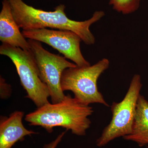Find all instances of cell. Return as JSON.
Masks as SVG:
<instances>
[{"mask_svg": "<svg viewBox=\"0 0 148 148\" xmlns=\"http://www.w3.org/2000/svg\"><path fill=\"white\" fill-rule=\"evenodd\" d=\"M14 18L19 28L23 30L50 28L71 31L78 35L87 45L95 43V37L90 30L92 24L97 22L105 13L95 11L92 17L84 21L72 20L66 16L65 5L60 4L53 11H46L28 5L22 0H8Z\"/></svg>", "mask_w": 148, "mask_h": 148, "instance_id": "6da1fadb", "label": "cell"}, {"mask_svg": "<svg viewBox=\"0 0 148 148\" xmlns=\"http://www.w3.org/2000/svg\"><path fill=\"white\" fill-rule=\"evenodd\" d=\"M93 112L92 107L68 94L59 103H48L27 114L25 120L30 125L41 126L49 133L53 132L54 127H61L82 136L90 127L88 117Z\"/></svg>", "mask_w": 148, "mask_h": 148, "instance_id": "7a4b0ae2", "label": "cell"}, {"mask_svg": "<svg viewBox=\"0 0 148 148\" xmlns=\"http://www.w3.org/2000/svg\"><path fill=\"white\" fill-rule=\"evenodd\" d=\"M110 64L108 59L104 58L92 66L66 69L61 77L62 90L72 91L74 98L85 105L98 103L110 107L98 87L99 77L108 69Z\"/></svg>", "mask_w": 148, "mask_h": 148, "instance_id": "3957f363", "label": "cell"}, {"mask_svg": "<svg viewBox=\"0 0 148 148\" xmlns=\"http://www.w3.org/2000/svg\"><path fill=\"white\" fill-rule=\"evenodd\" d=\"M0 54L8 56L14 64L21 85L27 92V98L38 108L49 103V90L40 78L36 62L31 51L2 43Z\"/></svg>", "mask_w": 148, "mask_h": 148, "instance_id": "277c9868", "label": "cell"}, {"mask_svg": "<svg viewBox=\"0 0 148 148\" xmlns=\"http://www.w3.org/2000/svg\"><path fill=\"white\" fill-rule=\"evenodd\" d=\"M142 86L141 76L135 74L132 77L123 99L119 103L114 102L112 103V120L96 140L98 147H104L116 138H123L131 133Z\"/></svg>", "mask_w": 148, "mask_h": 148, "instance_id": "5b68a950", "label": "cell"}, {"mask_svg": "<svg viewBox=\"0 0 148 148\" xmlns=\"http://www.w3.org/2000/svg\"><path fill=\"white\" fill-rule=\"evenodd\" d=\"M28 41L38 68L40 78L48 88L51 103L61 102L66 95L61 88L62 74L66 69L77 65L67 61L65 57L46 50L40 42L31 39Z\"/></svg>", "mask_w": 148, "mask_h": 148, "instance_id": "8992f818", "label": "cell"}, {"mask_svg": "<svg viewBox=\"0 0 148 148\" xmlns=\"http://www.w3.org/2000/svg\"><path fill=\"white\" fill-rule=\"evenodd\" d=\"M26 38L45 43L62 53L79 67L90 66L84 57L80 48L82 40L78 35L68 30L44 29L23 30Z\"/></svg>", "mask_w": 148, "mask_h": 148, "instance_id": "52a82bcc", "label": "cell"}, {"mask_svg": "<svg viewBox=\"0 0 148 148\" xmlns=\"http://www.w3.org/2000/svg\"><path fill=\"white\" fill-rule=\"evenodd\" d=\"M0 12V40L3 44L24 50H30V45L14 18L8 0H3Z\"/></svg>", "mask_w": 148, "mask_h": 148, "instance_id": "ba28073f", "label": "cell"}, {"mask_svg": "<svg viewBox=\"0 0 148 148\" xmlns=\"http://www.w3.org/2000/svg\"><path fill=\"white\" fill-rule=\"evenodd\" d=\"M24 116V112L18 111L13 112L9 117L1 116L0 148H11L26 136L38 133L24 127L22 122Z\"/></svg>", "mask_w": 148, "mask_h": 148, "instance_id": "9c48e42d", "label": "cell"}, {"mask_svg": "<svg viewBox=\"0 0 148 148\" xmlns=\"http://www.w3.org/2000/svg\"><path fill=\"white\" fill-rule=\"evenodd\" d=\"M123 138L137 143L140 147L148 145V101L141 94L137 103L132 132Z\"/></svg>", "mask_w": 148, "mask_h": 148, "instance_id": "30bf717a", "label": "cell"}, {"mask_svg": "<svg viewBox=\"0 0 148 148\" xmlns=\"http://www.w3.org/2000/svg\"><path fill=\"white\" fill-rule=\"evenodd\" d=\"M141 0H110L109 4L117 12L128 14L137 11L140 7Z\"/></svg>", "mask_w": 148, "mask_h": 148, "instance_id": "8fae6325", "label": "cell"}, {"mask_svg": "<svg viewBox=\"0 0 148 148\" xmlns=\"http://www.w3.org/2000/svg\"><path fill=\"white\" fill-rule=\"evenodd\" d=\"M0 92L1 98L2 99L9 98L12 93L11 86L1 77L0 78Z\"/></svg>", "mask_w": 148, "mask_h": 148, "instance_id": "7c38bea8", "label": "cell"}, {"mask_svg": "<svg viewBox=\"0 0 148 148\" xmlns=\"http://www.w3.org/2000/svg\"><path fill=\"white\" fill-rule=\"evenodd\" d=\"M66 131L62 132L61 134L57 136V138H56L55 140H53L52 142H50L48 144L45 145L44 146L43 148H56V147L59 143L61 142L63 137L65 135L66 133Z\"/></svg>", "mask_w": 148, "mask_h": 148, "instance_id": "4fadbf2b", "label": "cell"}, {"mask_svg": "<svg viewBox=\"0 0 148 148\" xmlns=\"http://www.w3.org/2000/svg\"><path fill=\"white\" fill-rule=\"evenodd\" d=\"M147 148H148V147H147Z\"/></svg>", "mask_w": 148, "mask_h": 148, "instance_id": "5bb4252c", "label": "cell"}]
</instances>
